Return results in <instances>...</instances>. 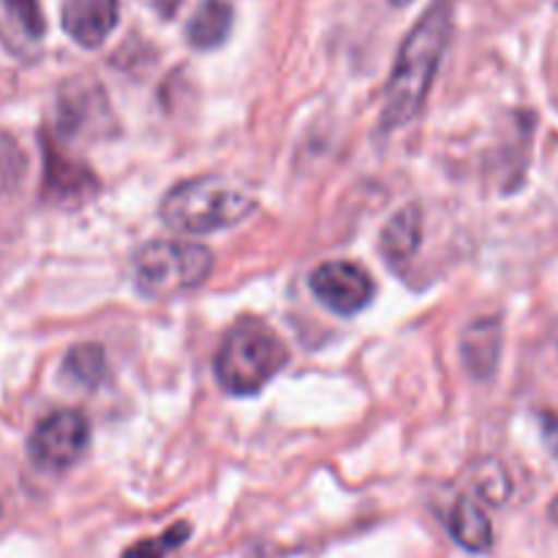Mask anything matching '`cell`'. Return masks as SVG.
Listing matches in <instances>:
<instances>
[{"label":"cell","mask_w":558,"mask_h":558,"mask_svg":"<svg viewBox=\"0 0 558 558\" xmlns=\"http://www.w3.org/2000/svg\"><path fill=\"white\" fill-rule=\"evenodd\" d=\"M423 243V210L417 205H407L387 221L381 229V251L392 265H403L412 259Z\"/></svg>","instance_id":"10"},{"label":"cell","mask_w":558,"mask_h":558,"mask_svg":"<svg viewBox=\"0 0 558 558\" xmlns=\"http://www.w3.org/2000/svg\"><path fill=\"white\" fill-rule=\"evenodd\" d=\"M107 376V354L98 343H80L63 360V379L74 387L96 390Z\"/></svg>","instance_id":"13"},{"label":"cell","mask_w":558,"mask_h":558,"mask_svg":"<svg viewBox=\"0 0 558 558\" xmlns=\"http://www.w3.org/2000/svg\"><path fill=\"white\" fill-rule=\"evenodd\" d=\"M390 3L392 5H409V3H412V0H390Z\"/></svg>","instance_id":"18"},{"label":"cell","mask_w":558,"mask_h":558,"mask_svg":"<svg viewBox=\"0 0 558 558\" xmlns=\"http://www.w3.org/2000/svg\"><path fill=\"white\" fill-rule=\"evenodd\" d=\"M314 298L336 316L363 314L376 298V283L368 272L354 262H325L308 278Z\"/></svg>","instance_id":"6"},{"label":"cell","mask_w":558,"mask_h":558,"mask_svg":"<svg viewBox=\"0 0 558 558\" xmlns=\"http://www.w3.org/2000/svg\"><path fill=\"white\" fill-rule=\"evenodd\" d=\"M234 11L229 0H202L189 22V44L194 49H216L232 33Z\"/></svg>","instance_id":"11"},{"label":"cell","mask_w":558,"mask_h":558,"mask_svg":"<svg viewBox=\"0 0 558 558\" xmlns=\"http://www.w3.org/2000/svg\"><path fill=\"white\" fill-rule=\"evenodd\" d=\"M550 521L558 523V496L554 499V505H550Z\"/></svg>","instance_id":"17"},{"label":"cell","mask_w":558,"mask_h":558,"mask_svg":"<svg viewBox=\"0 0 558 558\" xmlns=\"http://www.w3.org/2000/svg\"><path fill=\"white\" fill-rule=\"evenodd\" d=\"M452 33V9L447 0H436L409 31L398 49L396 65L387 80L385 107H381V129L398 131L412 123L425 107L436 71L447 52Z\"/></svg>","instance_id":"1"},{"label":"cell","mask_w":558,"mask_h":558,"mask_svg":"<svg viewBox=\"0 0 558 558\" xmlns=\"http://www.w3.org/2000/svg\"><path fill=\"white\" fill-rule=\"evenodd\" d=\"M150 3H153V9L163 16V20H172L174 11L180 9V3H183V0H150Z\"/></svg>","instance_id":"16"},{"label":"cell","mask_w":558,"mask_h":558,"mask_svg":"<svg viewBox=\"0 0 558 558\" xmlns=\"http://www.w3.org/2000/svg\"><path fill=\"white\" fill-rule=\"evenodd\" d=\"M9 14L14 16L16 25L27 33V36L38 38L44 33V16L38 9V0H3Z\"/></svg>","instance_id":"15"},{"label":"cell","mask_w":558,"mask_h":558,"mask_svg":"<svg viewBox=\"0 0 558 558\" xmlns=\"http://www.w3.org/2000/svg\"><path fill=\"white\" fill-rule=\"evenodd\" d=\"M118 0H63L60 22L71 41L96 49L118 27Z\"/></svg>","instance_id":"7"},{"label":"cell","mask_w":558,"mask_h":558,"mask_svg":"<svg viewBox=\"0 0 558 558\" xmlns=\"http://www.w3.org/2000/svg\"><path fill=\"white\" fill-rule=\"evenodd\" d=\"M47 191L58 199H85L87 194L96 191V180L80 163H71L69 158L60 156L52 145H47Z\"/></svg>","instance_id":"12"},{"label":"cell","mask_w":558,"mask_h":558,"mask_svg":"<svg viewBox=\"0 0 558 558\" xmlns=\"http://www.w3.org/2000/svg\"><path fill=\"white\" fill-rule=\"evenodd\" d=\"M90 441V423L76 409H60L47 414L41 423L33 428L27 441V456L41 472L63 474L74 466L87 450Z\"/></svg>","instance_id":"5"},{"label":"cell","mask_w":558,"mask_h":558,"mask_svg":"<svg viewBox=\"0 0 558 558\" xmlns=\"http://www.w3.org/2000/svg\"><path fill=\"white\" fill-rule=\"evenodd\" d=\"M213 270V251L191 240H153L134 259L136 287L147 298H174L202 287Z\"/></svg>","instance_id":"4"},{"label":"cell","mask_w":558,"mask_h":558,"mask_svg":"<svg viewBox=\"0 0 558 558\" xmlns=\"http://www.w3.org/2000/svg\"><path fill=\"white\" fill-rule=\"evenodd\" d=\"M256 210L245 185L218 174L183 180L161 202V221L180 234H213L238 227Z\"/></svg>","instance_id":"2"},{"label":"cell","mask_w":558,"mask_h":558,"mask_svg":"<svg viewBox=\"0 0 558 558\" xmlns=\"http://www.w3.org/2000/svg\"><path fill=\"white\" fill-rule=\"evenodd\" d=\"M461 354L466 368L477 379H490L501 357V322L499 319H477L463 332Z\"/></svg>","instance_id":"8"},{"label":"cell","mask_w":558,"mask_h":558,"mask_svg":"<svg viewBox=\"0 0 558 558\" xmlns=\"http://www.w3.org/2000/svg\"><path fill=\"white\" fill-rule=\"evenodd\" d=\"M289 363L283 338L262 319H243L223 336L216 354V379L232 396L265 390Z\"/></svg>","instance_id":"3"},{"label":"cell","mask_w":558,"mask_h":558,"mask_svg":"<svg viewBox=\"0 0 558 558\" xmlns=\"http://www.w3.org/2000/svg\"><path fill=\"white\" fill-rule=\"evenodd\" d=\"M450 534L461 548L472 550V554H485L494 545V526H490L488 512L472 496H461L452 507Z\"/></svg>","instance_id":"9"},{"label":"cell","mask_w":558,"mask_h":558,"mask_svg":"<svg viewBox=\"0 0 558 558\" xmlns=\"http://www.w3.org/2000/svg\"><path fill=\"white\" fill-rule=\"evenodd\" d=\"M189 537H191V526L185 521H180V523H174V526H169L167 532L158 534V537L140 539V543H134L131 548L123 550V556L120 558H167Z\"/></svg>","instance_id":"14"}]
</instances>
